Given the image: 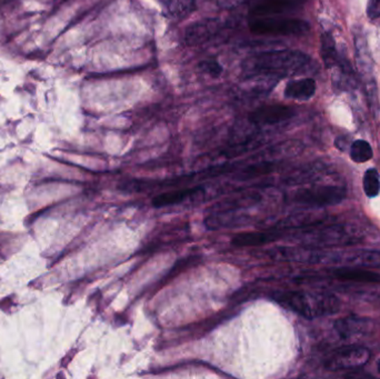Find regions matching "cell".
Segmentation results:
<instances>
[{
  "mask_svg": "<svg viewBox=\"0 0 380 379\" xmlns=\"http://www.w3.org/2000/svg\"><path fill=\"white\" fill-rule=\"evenodd\" d=\"M311 58L298 51H275L258 53L249 57L244 62V71L249 77L268 76L283 78L303 74L308 69Z\"/></svg>",
  "mask_w": 380,
  "mask_h": 379,
  "instance_id": "obj_1",
  "label": "cell"
},
{
  "mask_svg": "<svg viewBox=\"0 0 380 379\" xmlns=\"http://www.w3.org/2000/svg\"><path fill=\"white\" fill-rule=\"evenodd\" d=\"M272 298L287 310L308 319L333 315L340 308V301L331 293L281 290L272 294Z\"/></svg>",
  "mask_w": 380,
  "mask_h": 379,
  "instance_id": "obj_2",
  "label": "cell"
},
{
  "mask_svg": "<svg viewBox=\"0 0 380 379\" xmlns=\"http://www.w3.org/2000/svg\"><path fill=\"white\" fill-rule=\"evenodd\" d=\"M354 42H355L356 66L358 69V77L364 88L367 103L370 105L372 114L377 116L379 112V96H378L377 84H376L375 74H374V62H372L370 48L363 31L359 29L356 31Z\"/></svg>",
  "mask_w": 380,
  "mask_h": 379,
  "instance_id": "obj_3",
  "label": "cell"
},
{
  "mask_svg": "<svg viewBox=\"0 0 380 379\" xmlns=\"http://www.w3.org/2000/svg\"><path fill=\"white\" fill-rule=\"evenodd\" d=\"M301 240L308 247H342L361 243L363 236L353 227L331 225L303 233Z\"/></svg>",
  "mask_w": 380,
  "mask_h": 379,
  "instance_id": "obj_4",
  "label": "cell"
},
{
  "mask_svg": "<svg viewBox=\"0 0 380 379\" xmlns=\"http://www.w3.org/2000/svg\"><path fill=\"white\" fill-rule=\"evenodd\" d=\"M249 29L261 36H301L308 33L311 26L307 22L296 18H251Z\"/></svg>",
  "mask_w": 380,
  "mask_h": 379,
  "instance_id": "obj_5",
  "label": "cell"
},
{
  "mask_svg": "<svg viewBox=\"0 0 380 379\" xmlns=\"http://www.w3.org/2000/svg\"><path fill=\"white\" fill-rule=\"evenodd\" d=\"M347 190L344 186L337 185H318L300 190L295 194L294 201L298 204L313 207L331 206L344 201Z\"/></svg>",
  "mask_w": 380,
  "mask_h": 379,
  "instance_id": "obj_6",
  "label": "cell"
},
{
  "mask_svg": "<svg viewBox=\"0 0 380 379\" xmlns=\"http://www.w3.org/2000/svg\"><path fill=\"white\" fill-rule=\"evenodd\" d=\"M322 264H333L348 267L379 268L380 251L372 249H356L325 253Z\"/></svg>",
  "mask_w": 380,
  "mask_h": 379,
  "instance_id": "obj_7",
  "label": "cell"
},
{
  "mask_svg": "<svg viewBox=\"0 0 380 379\" xmlns=\"http://www.w3.org/2000/svg\"><path fill=\"white\" fill-rule=\"evenodd\" d=\"M370 358V351L365 347L349 346L338 349L326 360L329 371H348L366 365Z\"/></svg>",
  "mask_w": 380,
  "mask_h": 379,
  "instance_id": "obj_8",
  "label": "cell"
},
{
  "mask_svg": "<svg viewBox=\"0 0 380 379\" xmlns=\"http://www.w3.org/2000/svg\"><path fill=\"white\" fill-rule=\"evenodd\" d=\"M295 116V110L286 105H267L259 107L249 115V121L254 125L272 126L283 123L292 119Z\"/></svg>",
  "mask_w": 380,
  "mask_h": 379,
  "instance_id": "obj_9",
  "label": "cell"
},
{
  "mask_svg": "<svg viewBox=\"0 0 380 379\" xmlns=\"http://www.w3.org/2000/svg\"><path fill=\"white\" fill-rule=\"evenodd\" d=\"M306 0H259L250 9L251 18L270 17L272 15L283 14L300 8Z\"/></svg>",
  "mask_w": 380,
  "mask_h": 379,
  "instance_id": "obj_10",
  "label": "cell"
},
{
  "mask_svg": "<svg viewBox=\"0 0 380 379\" xmlns=\"http://www.w3.org/2000/svg\"><path fill=\"white\" fill-rule=\"evenodd\" d=\"M222 28L220 20L205 19L192 24L185 33V42L188 46H198L210 40Z\"/></svg>",
  "mask_w": 380,
  "mask_h": 379,
  "instance_id": "obj_11",
  "label": "cell"
},
{
  "mask_svg": "<svg viewBox=\"0 0 380 379\" xmlns=\"http://www.w3.org/2000/svg\"><path fill=\"white\" fill-rule=\"evenodd\" d=\"M331 273L335 278L342 282L372 283V284L380 283V273L368 271L367 268L342 266L333 269Z\"/></svg>",
  "mask_w": 380,
  "mask_h": 379,
  "instance_id": "obj_12",
  "label": "cell"
},
{
  "mask_svg": "<svg viewBox=\"0 0 380 379\" xmlns=\"http://www.w3.org/2000/svg\"><path fill=\"white\" fill-rule=\"evenodd\" d=\"M279 238L281 235L275 232L240 233L233 236L231 245L236 247H259L276 242Z\"/></svg>",
  "mask_w": 380,
  "mask_h": 379,
  "instance_id": "obj_13",
  "label": "cell"
},
{
  "mask_svg": "<svg viewBox=\"0 0 380 379\" xmlns=\"http://www.w3.org/2000/svg\"><path fill=\"white\" fill-rule=\"evenodd\" d=\"M372 327V321L367 318L346 317L338 319L335 323V329L339 336L342 338H349L356 335L365 334Z\"/></svg>",
  "mask_w": 380,
  "mask_h": 379,
  "instance_id": "obj_14",
  "label": "cell"
},
{
  "mask_svg": "<svg viewBox=\"0 0 380 379\" xmlns=\"http://www.w3.org/2000/svg\"><path fill=\"white\" fill-rule=\"evenodd\" d=\"M316 81L313 78L292 81L285 87V97L295 101H309L316 94Z\"/></svg>",
  "mask_w": 380,
  "mask_h": 379,
  "instance_id": "obj_15",
  "label": "cell"
},
{
  "mask_svg": "<svg viewBox=\"0 0 380 379\" xmlns=\"http://www.w3.org/2000/svg\"><path fill=\"white\" fill-rule=\"evenodd\" d=\"M199 192H201L200 187H194V188H183V190L159 194V195L154 197L153 206L160 208V207L174 206V205L181 204V203L190 199Z\"/></svg>",
  "mask_w": 380,
  "mask_h": 379,
  "instance_id": "obj_16",
  "label": "cell"
},
{
  "mask_svg": "<svg viewBox=\"0 0 380 379\" xmlns=\"http://www.w3.org/2000/svg\"><path fill=\"white\" fill-rule=\"evenodd\" d=\"M320 53H322V58L325 62L326 67H337L339 60V51L337 49L336 42L329 31L322 35Z\"/></svg>",
  "mask_w": 380,
  "mask_h": 379,
  "instance_id": "obj_17",
  "label": "cell"
},
{
  "mask_svg": "<svg viewBox=\"0 0 380 379\" xmlns=\"http://www.w3.org/2000/svg\"><path fill=\"white\" fill-rule=\"evenodd\" d=\"M170 14L176 18H183L197 8L196 0H163Z\"/></svg>",
  "mask_w": 380,
  "mask_h": 379,
  "instance_id": "obj_18",
  "label": "cell"
},
{
  "mask_svg": "<svg viewBox=\"0 0 380 379\" xmlns=\"http://www.w3.org/2000/svg\"><path fill=\"white\" fill-rule=\"evenodd\" d=\"M372 148L366 140H358L350 146V158L355 162H366L372 159Z\"/></svg>",
  "mask_w": 380,
  "mask_h": 379,
  "instance_id": "obj_19",
  "label": "cell"
},
{
  "mask_svg": "<svg viewBox=\"0 0 380 379\" xmlns=\"http://www.w3.org/2000/svg\"><path fill=\"white\" fill-rule=\"evenodd\" d=\"M364 190L368 197H376L380 192V178L377 170L368 169L364 176Z\"/></svg>",
  "mask_w": 380,
  "mask_h": 379,
  "instance_id": "obj_20",
  "label": "cell"
},
{
  "mask_svg": "<svg viewBox=\"0 0 380 379\" xmlns=\"http://www.w3.org/2000/svg\"><path fill=\"white\" fill-rule=\"evenodd\" d=\"M274 168H275V166L272 162H261V164L253 165V166L242 170V173L240 174V179L249 180V179L257 178L259 176L272 173Z\"/></svg>",
  "mask_w": 380,
  "mask_h": 379,
  "instance_id": "obj_21",
  "label": "cell"
},
{
  "mask_svg": "<svg viewBox=\"0 0 380 379\" xmlns=\"http://www.w3.org/2000/svg\"><path fill=\"white\" fill-rule=\"evenodd\" d=\"M198 68L201 73L210 76L211 78H218L222 74V65L215 59H207L200 62Z\"/></svg>",
  "mask_w": 380,
  "mask_h": 379,
  "instance_id": "obj_22",
  "label": "cell"
},
{
  "mask_svg": "<svg viewBox=\"0 0 380 379\" xmlns=\"http://www.w3.org/2000/svg\"><path fill=\"white\" fill-rule=\"evenodd\" d=\"M367 16L375 20L380 17V0H370L367 5Z\"/></svg>",
  "mask_w": 380,
  "mask_h": 379,
  "instance_id": "obj_23",
  "label": "cell"
},
{
  "mask_svg": "<svg viewBox=\"0 0 380 379\" xmlns=\"http://www.w3.org/2000/svg\"><path fill=\"white\" fill-rule=\"evenodd\" d=\"M377 368H378V371H379V373H380V360H379V362H378Z\"/></svg>",
  "mask_w": 380,
  "mask_h": 379,
  "instance_id": "obj_24",
  "label": "cell"
}]
</instances>
